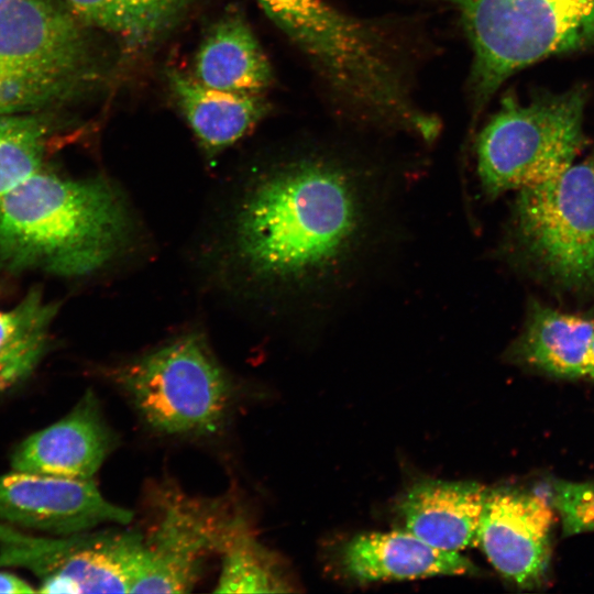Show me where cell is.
Instances as JSON below:
<instances>
[{
    "label": "cell",
    "mask_w": 594,
    "mask_h": 594,
    "mask_svg": "<svg viewBox=\"0 0 594 594\" xmlns=\"http://www.w3.org/2000/svg\"><path fill=\"white\" fill-rule=\"evenodd\" d=\"M84 37L55 0H0V114L29 113L82 75Z\"/></svg>",
    "instance_id": "cell-6"
},
{
    "label": "cell",
    "mask_w": 594,
    "mask_h": 594,
    "mask_svg": "<svg viewBox=\"0 0 594 594\" xmlns=\"http://www.w3.org/2000/svg\"><path fill=\"white\" fill-rule=\"evenodd\" d=\"M459 18L472 51L473 119L517 72L542 59L594 52V0H419Z\"/></svg>",
    "instance_id": "cell-3"
},
{
    "label": "cell",
    "mask_w": 594,
    "mask_h": 594,
    "mask_svg": "<svg viewBox=\"0 0 594 594\" xmlns=\"http://www.w3.org/2000/svg\"><path fill=\"white\" fill-rule=\"evenodd\" d=\"M128 230L127 209L108 180L42 168L0 206V268L88 275L118 253Z\"/></svg>",
    "instance_id": "cell-2"
},
{
    "label": "cell",
    "mask_w": 594,
    "mask_h": 594,
    "mask_svg": "<svg viewBox=\"0 0 594 594\" xmlns=\"http://www.w3.org/2000/svg\"><path fill=\"white\" fill-rule=\"evenodd\" d=\"M586 102L583 86L541 92L528 101L505 94L476 139V172L484 195L494 199L573 165L585 142Z\"/></svg>",
    "instance_id": "cell-5"
},
{
    "label": "cell",
    "mask_w": 594,
    "mask_h": 594,
    "mask_svg": "<svg viewBox=\"0 0 594 594\" xmlns=\"http://www.w3.org/2000/svg\"><path fill=\"white\" fill-rule=\"evenodd\" d=\"M101 374L147 429L172 438L219 433L233 415L239 396L232 376L199 332L101 369Z\"/></svg>",
    "instance_id": "cell-4"
},
{
    "label": "cell",
    "mask_w": 594,
    "mask_h": 594,
    "mask_svg": "<svg viewBox=\"0 0 594 594\" xmlns=\"http://www.w3.org/2000/svg\"><path fill=\"white\" fill-rule=\"evenodd\" d=\"M35 592H37V588H34L25 580L19 578L13 573L0 571V593L22 594Z\"/></svg>",
    "instance_id": "cell-23"
},
{
    "label": "cell",
    "mask_w": 594,
    "mask_h": 594,
    "mask_svg": "<svg viewBox=\"0 0 594 594\" xmlns=\"http://www.w3.org/2000/svg\"><path fill=\"white\" fill-rule=\"evenodd\" d=\"M593 333L594 319L532 302L507 356L557 377H581Z\"/></svg>",
    "instance_id": "cell-15"
},
{
    "label": "cell",
    "mask_w": 594,
    "mask_h": 594,
    "mask_svg": "<svg viewBox=\"0 0 594 594\" xmlns=\"http://www.w3.org/2000/svg\"><path fill=\"white\" fill-rule=\"evenodd\" d=\"M143 535L136 529L35 536L0 524V568H22L41 593H131Z\"/></svg>",
    "instance_id": "cell-8"
},
{
    "label": "cell",
    "mask_w": 594,
    "mask_h": 594,
    "mask_svg": "<svg viewBox=\"0 0 594 594\" xmlns=\"http://www.w3.org/2000/svg\"><path fill=\"white\" fill-rule=\"evenodd\" d=\"M219 557L216 593L290 591L279 561L255 538L250 525L232 537Z\"/></svg>",
    "instance_id": "cell-20"
},
{
    "label": "cell",
    "mask_w": 594,
    "mask_h": 594,
    "mask_svg": "<svg viewBox=\"0 0 594 594\" xmlns=\"http://www.w3.org/2000/svg\"><path fill=\"white\" fill-rule=\"evenodd\" d=\"M553 506L532 493L488 490L479 544L505 579L520 587L542 584L551 554Z\"/></svg>",
    "instance_id": "cell-11"
},
{
    "label": "cell",
    "mask_w": 594,
    "mask_h": 594,
    "mask_svg": "<svg viewBox=\"0 0 594 594\" xmlns=\"http://www.w3.org/2000/svg\"><path fill=\"white\" fill-rule=\"evenodd\" d=\"M551 496L564 537L594 531V483L554 481Z\"/></svg>",
    "instance_id": "cell-22"
},
{
    "label": "cell",
    "mask_w": 594,
    "mask_h": 594,
    "mask_svg": "<svg viewBox=\"0 0 594 594\" xmlns=\"http://www.w3.org/2000/svg\"><path fill=\"white\" fill-rule=\"evenodd\" d=\"M80 20L132 42L162 31L188 0H65Z\"/></svg>",
    "instance_id": "cell-19"
},
{
    "label": "cell",
    "mask_w": 594,
    "mask_h": 594,
    "mask_svg": "<svg viewBox=\"0 0 594 594\" xmlns=\"http://www.w3.org/2000/svg\"><path fill=\"white\" fill-rule=\"evenodd\" d=\"M130 509L108 501L94 479L76 480L12 471L0 475V520L52 536L127 525Z\"/></svg>",
    "instance_id": "cell-10"
},
{
    "label": "cell",
    "mask_w": 594,
    "mask_h": 594,
    "mask_svg": "<svg viewBox=\"0 0 594 594\" xmlns=\"http://www.w3.org/2000/svg\"><path fill=\"white\" fill-rule=\"evenodd\" d=\"M116 444L96 394L87 391L66 416L20 442L10 465L12 471L92 480Z\"/></svg>",
    "instance_id": "cell-12"
},
{
    "label": "cell",
    "mask_w": 594,
    "mask_h": 594,
    "mask_svg": "<svg viewBox=\"0 0 594 594\" xmlns=\"http://www.w3.org/2000/svg\"><path fill=\"white\" fill-rule=\"evenodd\" d=\"M488 488L475 482L425 480L398 505L405 528L428 544L460 552L479 546Z\"/></svg>",
    "instance_id": "cell-13"
},
{
    "label": "cell",
    "mask_w": 594,
    "mask_h": 594,
    "mask_svg": "<svg viewBox=\"0 0 594 594\" xmlns=\"http://www.w3.org/2000/svg\"><path fill=\"white\" fill-rule=\"evenodd\" d=\"M46 136L45 124L30 113L0 114V206L42 169Z\"/></svg>",
    "instance_id": "cell-21"
},
{
    "label": "cell",
    "mask_w": 594,
    "mask_h": 594,
    "mask_svg": "<svg viewBox=\"0 0 594 594\" xmlns=\"http://www.w3.org/2000/svg\"><path fill=\"white\" fill-rule=\"evenodd\" d=\"M312 146L262 174L233 220V250L254 280L312 306L349 286L385 238L375 169Z\"/></svg>",
    "instance_id": "cell-1"
},
{
    "label": "cell",
    "mask_w": 594,
    "mask_h": 594,
    "mask_svg": "<svg viewBox=\"0 0 594 594\" xmlns=\"http://www.w3.org/2000/svg\"><path fill=\"white\" fill-rule=\"evenodd\" d=\"M516 193L513 224L524 256L564 289H594V151Z\"/></svg>",
    "instance_id": "cell-7"
},
{
    "label": "cell",
    "mask_w": 594,
    "mask_h": 594,
    "mask_svg": "<svg viewBox=\"0 0 594 594\" xmlns=\"http://www.w3.org/2000/svg\"><path fill=\"white\" fill-rule=\"evenodd\" d=\"M158 497L157 517L142 532L143 551L132 593H188L207 560L220 556L250 522L228 497L191 496L175 487Z\"/></svg>",
    "instance_id": "cell-9"
},
{
    "label": "cell",
    "mask_w": 594,
    "mask_h": 594,
    "mask_svg": "<svg viewBox=\"0 0 594 594\" xmlns=\"http://www.w3.org/2000/svg\"><path fill=\"white\" fill-rule=\"evenodd\" d=\"M170 78L190 128L209 153L237 142L265 112L255 94L215 89L177 73Z\"/></svg>",
    "instance_id": "cell-17"
},
{
    "label": "cell",
    "mask_w": 594,
    "mask_h": 594,
    "mask_svg": "<svg viewBox=\"0 0 594 594\" xmlns=\"http://www.w3.org/2000/svg\"><path fill=\"white\" fill-rule=\"evenodd\" d=\"M57 305L38 288L0 310V393L28 380L47 352Z\"/></svg>",
    "instance_id": "cell-18"
},
{
    "label": "cell",
    "mask_w": 594,
    "mask_h": 594,
    "mask_svg": "<svg viewBox=\"0 0 594 594\" xmlns=\"http://www.w3.org/2000/svg\"><path fill=\"white\" fill-rule=\"evenodd\" d=\"M584 376L594 380V333L591 338L585 358Z\"/></svg>",
    "instance_id": "cell-24"
},
{
    "label": "cell",
    "mask_w": 594,
    "mask_h": 594,
    "mask_svg": "<svg viewBox=\"0 0 594 594\" xmlns=\"http://www.w3.org/2000/svg\"><path fill=\"white\" fill-rule=\"evenodd\" d=\"M195 75L207 87L255 95L272 78L266 56L240 18L224 19L209 32L197 54Z\"/></svg>",
    "instance_id": "cell-16"
},
{
    "label": "cell",
    "mask_w": 594,
    "mask_h": 594,
    "mask_svg": "<svg viewBox=\"0 0 594 594\" xmlns=\"http://www.w3.org/2000/svg\"><path fill=\"white\" fill-rule=\"evenodd\" d=\"M340 563L362 583L477 573L460 552L435 548L407 529L353 537L341 549Z\"/></svg>",
    "instance_id": "cell-14"
}]
</instances>
